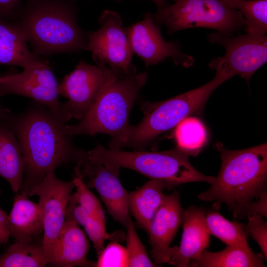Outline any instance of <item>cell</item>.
Instances as JSON below:
<instances>
[{
    "label": "cell",
    "instance_id": "13",
    "mask_svg": "<svg viewBox=\"0 0 267 267\" xmlns=\"http://www.w3.org/2000/svg\"><path fill=\"white\" fill-rule=\"evenodd\" d=\"M126 30L133 53L141 59L146 67L166 59L186 68L193 65L194 58L181 51L178 42L164 40L160 25L155 22L152 14H144L143 20Z\"/></svg>",
    "mask_w": 267,
    "mask_h": 267
},
{
    "label": "cell",
    "instance_id": "12",
    "mask_svg": "<svg viewBox=\"0 0 267 267\" xmlns=\"http://www.w3.org/2000/svg\"><path fill=\"white\" fill-rule=\"evenodd\" d=\"M73 181L58 179L52 171L38 184L30 188L27 196H38L43 221L42 243L49 264L58 236L65 222L66 208L72 190Z\"/></svg>",
    "mask_w": 267,
    "mask_h": 267
},
{
    "label": "cell",
    "instance_id": "2",
    "mask_svg": "<svg viewBox=\"0 0 267 267\" xmlns=\"http://www.w3.org/2000/svg\"><path fill=\"white\" fill-rule=\"evenodd\" d=\"M221 165L215 181L198 198L213 202L218 209L225 204L236 218L253 214L267 217V143L241 150H229L220 142L214 145Z\"/></svg>",
    "mask_w": 267,
    "mask_h": 267
},
{
    "label": "cell",
    "instance_id": "28",
    "mask_svg": "<svg viewBox=\"0 0 267 267\" xmlns=\"http://www.w3.org/2000/svg\"><path fill=\"white\" fill-rule=\"evenodd\" d=\"M126 249L128 256V267H157L149 257L145 247L141 241L130 217L125 225Z\"/></svg>",
    "mask_w": 267,
    "mask_h": 267
},
{
    "label": "cell",
    "instance_id": "32",
    "mask_svg": "<svg viewBox=\"0 0 267 267\" xmlns=\"http://www.w3.org/2000/svg\"><path fill=\"white\" fill-rule=\"evenodd\" d=\"M91 215L82 206L68 202L65 214V221H69L84 227Z\"/></svg>",
    "mask_w": 267,
    "mask_h": 267
},
{
    "label": "cell",
    "instance_id": "6",
    "mask_svg": "<svg viewBox=\"0 0 267 267\" xmlns=\"http://www.w3.org/2000/svg\"><path fill=\"white\" fill-rule=\"evenodd\" d=\"M216 72L211 80L187 92L162 101L141 102L143 118L137 125L130 126L121 148L144 150L160 134L201 111L213 92L231 78L223 70L217 69Z\"/></svg>",
    "mask_w": 267,
    "mask_h": 267
},
{
    "label": "cell",
    "instance_id": "26",
    "mask_svg": "<svg viewBox=\"0 0 267 267\" xmlns=\"http://www.w3.org/2000/svg\"><path fill=\"white\" fill-rule=\"evenodd\" d=\"M244 17L248 35H265L267 32V0H240L235 7Z\"/></svg>",
    "mask_w": 267,
    "mask_h": 267
},
{
    "label": "cell",
    "instance_id": "20",
    "mask_svg": "<svg viewBox=\"0 0 267 267\" xmlns=\"http://www.w3.org/2000/svg\"><path fill=\"white\" fill-rule=\"evenodd\" d=\"M27 41L18 25L0 20V65L32 66L42 58L29 49Z\"/></svg>",
    "mask_w": 267,
    "mask_h": 267
},
{
    "label": "cell",
    "instance_id": "24",
    "mask_svg": "<svg viewBox=\"0 0 267 267\" xmlns=\"http://www.w3.org/2000/svg\"><path fill=\"white\" fill-rule=\"evenodd\" d=\"M174 136L177 148L189 156L195 155L205 145L207 134L203 123L197 118L189 116L175 127Z\"/></svg>",
    "mask_w": 267,
    "mask_h": 267
},
{
    "label": "cell",
    "instance_id": "11",
    "mask_svg": "<svg viewBox=\"0 0 267 267\" xmlns=\"http://www.w3.org/2000/svg\"><path fill=\"white\" fill-rule=\"evenodd\" d=\"M207 39L213 43L223 45L225 54L213 59L209 66L219 67L231 77L238 75L249 83L254 73L267 61V36L239 34L236 37L218 33L209 34Z\"/></svg>",
    "mask_w": 267,
    "mask_h": 267
},
{
    "label": "cell",
    "instance_id": "36",
    "mask_svg": "<svg viewBox=\"0 0 267 267\" xmlns=\"http://www.w3.org/2000/svg\"><path fill=\"white\" fill-rule=\"evenodd\" d=\"M152 2H153L157 8L161 7L164 5H165L167 3L166 2V0H148Z\"/></svg>",
    "mask_w": 267,
    "mask_h": 267
},
{
    "label": "cell",
    "instance_id": "38",
    "mask_svg": "<svg viewBox=\"0 0 267 267\" xmlns=\"http://www.w3.org/2000/svg\"><path fill=\"white\" fill-rule=\"evenodd\" d=\"M113 1H116V2H121L122 0H112Z\"/></svg>",
    "mask_w": 267,
    "mask_h": 267
},
{
    "label": "cell",
    "instance_id": "3",
    "mask_svg": "<svg viewBox=\"0 0 267 267\" xmlns=\"http://www.w3.org/2000/svg\"><path fill=\"white\" fill-rule=\"evenodd\" d=\"M77 14L71 0H25L15 23L37 56L78 52L87 40Z\"/></svg>",
    "mask_w": 267,
    "mask_h": 267
},
{
    "label": "cell",
    "instance_id": "18",
    "mask_svg": "<svg viewBox=\"0 0 267 267\" xmlns=\"http://www.w3.org/2000/svg\"><path fill=\"white\" fill-rule=\"evenodd\" d=\"M8 224L10 236L15 240L31 238L43 232L39 204L30 200L26 194H17L8 215Z\"/></svg>",
    "mask_w": 267,
    "mask_h": 267
},
{
    "label": "cell",
    "instance_id": "7",
    "mask_svg": "<svg viewBox=\"0 0 267 267\" xmlns=\"http://www.w3.org/2000/svg\"><path fill=\"white\" fill-rule=\"evenodd\" d=\"M157 8L153 17L158 25H164L168 34L188 28L215 29L218 33L232 36L245 28L242 14L222 0H174Z\"/></svg>",
    "mask_w": 267,
    "mask_h": 267
},
{
    "label": "cell",
    "instance_id": "30",
    "mask_svg": "<svg viewBox=\"0 0 267 267\" xmlns=\"http://www.w3.org/2000/svg\"><path fill=\"white\" fill-rule=\"evenodd\" d=\"M86 234L90 238L95 249L97 255H99L104 248V244L106 240H114L121 237L108 234L106 230L105 219L96 216H91L87 223L83 227Z\"/></svg>",
    "mask_w": 267,
    "mask_h": 267
},
{
    "label": "cell",
    "instance_id": "37",
    "mask_svg": "<svg viewBox=\"0 0 267 267\" xmlns=\"http://www.w3.org/2000/svg\"><path fill=\"white\" fill-rule=\"evenodd\" d=\"M231 7L235 8L236 6L240 0H222Z\"/></svg>",
    "mask_w": 267,
    "mask_h": 267
},
{
    "label": "cell",
    "instance_id": "31",
    "mask_svg": "<svg viewBox=\"0 0 267 267\" xmlns=\"http://www.w3.org/2000/svg\"><path fill=\"white\" fill-rule=\"evenodd\" d=\"M248 222L245 229L246 236H251L259 245L262 254L267 258V222L260 214L247 217Z\"/></svg>",
    "mask_w": 267,
    "mask_h": 267
},
{
    "label": "cell",
    "instance_id": "33",
    "mask_svg": "<svg viewBox=\"0 0 267 267\" xmlns=\"http://www.w3.org/2000/svg\"><path fill=\"white\" fill-rule=\"evenodd\" d=\"M25 0H0V20L16 18Z\"/></svg>",
    "mask_w": 267,
    "mask_h": 267
},
{
    "label": "cell",
    "instance_id": "4",
    "mask_svg": "<svg viewBox=\"0 0 267 267\" xmlns=\"http://www.w3.org/2000/svg\"><path fill=\"white\" fill-rule=\"evenodd\" d=\"M147 80L145 72L117 77L77 124H66L67 133L72 137L105 134L111 137L109 148L121 149L131 126V109Z\"/></svg>",
    "mask_w": 267,
    "mask_h": 267
},
{
    "label": "cell",
    "instance_id": "19",
    "mask_svg": "<svg viewBox=\"0 0 267 267\" xmlns=\"http://www.w3.org/2000/svg\"><path fill=\"white\" fill-rule=\"evenodd\" d=\"M25 162L16 137L5 121L0 122V176L16 193L20 190Z\"/></svg>",
    "mask_w": 267,
    "mask_h": 267
},
{
    "label": "cell",
    "instance_id": "22",
    "mask_svg": "<svg viewBox=\"0 0 267 267\" xmlns=\"http://www.w3.org/2000/svg\"><path fill=\"white\" fill-rule=\"evenodd\" d=\"M265 258L251 249L227 245L215 252H203L191 263L189 267H263Z\"/></svg>",
    "mask_w": 267,
    "mask_h": 267
},
{
    "label": "cell",
    "instance_id": "27",
    "mask_svg": "<svg viewBox=\"0 0 267 267\" xmlns=\"http://www.w3.org/2000/svg\"><path fill=\"white\" fill-rule=\"evenodd\" d=\"M81 167L80 164H76L75 167V177L72 181L75 185L76 191L71 194L69 201L82 206L92 216L105 219L104 212L100 201L89 189L82 179Z\"/></svg>",
    "mask_w": 267,
    "mask_h": 267
},
{
    "label": "cell",
    "instance_id": "10",
    "mask_svg": "<svg viewBox=\"0 0 267 267\" xmlns=\"http://www.w3.org/2000/svg\"><path fill=\"white\" fill-rule=\"evenodd\" d=\"M58 84L48 61L42 59L21 73L0 77V96L13 94L30 98L67 122L70 119L59 100Z\"/></svg>",
    "mask_w": 267,
    "mask_h": 267
},
{
    "label": "cell",
    "instance_id": "14",
    "mask_svg": "<svg viewBox=\"0 0 267 267\" xmlns=\"http://www.w3.org/2000/svg\"><path fill=\"white\" fill-rule=\"evenodd\" d=\"M184 212L179 193L174 191L165 194L147 231L151 247V255L157 266L168 263L176 251L177 246L171 247L170 244L182 224Z\"/></svg>",
    "mask_w": 267,
    "mask_h": 267
},
{
    "label": "cell",
    "instance_id": "1",
    "mask_svg": "<svg viewBox=\"0 0 267 267\" xmlns=\"http://www.w3.org/2000/svg\"><path fill=\"white\" fill-rule=\"evenodd\" d=\"M25 162L21 193L40 183L56 168L82 162L86 152L78 148L67 132L66 123L46 106L34 101L20 114L7 117Z\"/></svg>",
    "mask_w": 267,
    "mask_h": 267
},
{
    "label": "cell",
    "instance_id": "35",
    "mask_svg": "<svg viewBox=\"0 0 267 267\" xmlns=\"http://www.w3.org/2000/svg\"><path fill=\"white\" fill-rule=\"evenodd\" d=\"M11 114V113L9 110L0 105V122L5 121Z\"/></svg>",
    "mask_w": 267,
    "mask_h": 267
},
{
    "label": "cell",
    "instance_id": "34",
    "mask_svg": "<svg viewBox=\"0 0 267 267\" xmlns=\"http://www.w3.org/2000/svg\"><path fill=\"white\" fill-rule=\"evenodd\" d=\"M10 236L8 215L0 207V243H7Z\"/></svg>",
    "mask_w": 267,
    "mask_h": 267
},
{
    "label": "cell",
    "instance_id": "17",
    "mask_svg": "<svg viewBox=\"0 0 267 267\" xmlns=\"http://www.w3.org/2000/svg\"><path fill=\"white\" fill-rule=\"evenodd\" d=\"M89 244L76 223L65 221L53 248L49 264L54 267H95L88 260Z\"/></svg>",
    "mask_w": 267,
    "mask_h": 267
},
{
    "label": "cell",
    "instance_id": "39",
    "mask_svg": "<svg viewBox=\"0 0 267 267\" xmlns=\"http://www.w3.org/2000/svg\"></svg>",
    "mask_w": 267,
    "mask_h": 267
},
{
    "label": "cell",
    "instance_id": "8",
    "mask_svg": "<svg viewBox=\"0 0 267 267\" xmlns=\"http://www.w3.org/2000/svg\"><path fill=\"white\" fill-rule=\"evenodd\" d=\"M98 23L100 28L97 30L86 32V50L92 53L97 65H108L119 76L137 73L135 66L131 63L134 53L119 14L104 10Z\"/></svg>",
    "mask_w": 267,
    "mask_h": 267
},
{
    "label": "cell",
    "instance_id": "29",
    "mask_svg": "<svg viewBox=\"0 0 267 267\" xmlns=\"http://www.w3.org/2000/svg\"><path fill=\"white\" fill-rule=\"evenodd\" d=\"M98 256L95 267H128V256L126 247L117 241L109 243Z\"/></svg>",
    "mask_w": 267,
    "mask_h": 267
},
{
    "label": "cell",
    "instance_id": "23",
    "mask_svg": "<svg viewBox=\"0 0 267 267\" xmlns=\"http://www.w3.org/2000/svg\"><path fill=\"white\" fill-rule=\"evenodd\" d=\"M15 240L0 256V267H43L48 264L42 240Z\"/></svg>",
    "mask_w": 267,
    "mask_h": 267
},
{
    "label": "cell",
    "instance_id": "9",
    "mask_svg": "<svg viewBox=\"0 0 267 267\" xmlns=\"http://www.w3.org/2000/svg\"><path fill=\"white\" fill-rule=\"evenodd\" d=\"M120 77L107 66L93 65L83 61L58 84V93L68 100L63 103L71 119H82L108 86Z\"/></svg>",
    "mask_w": 267,
    "mask_h": 267
},
{
    "label": "cell",
    "instance_id": "21",
    "mask_svg": "<svg viewBox=\"0 0 267 267\" xmlns=\"http://www.w3.org/2000/svg\"><path fill=\"white\" fill-rule=\"evenodd\" d=\"M165 184L150 179L137 190L129 193L128 208L137 225L148 231L150 224L162 203Z\"/></svg>",
    "mask_w": 267,
    "mask_h": 267
},
{
    "label": "cell",
    "instance_id": "15",
    "mask_svg": "<svg viewBox=\"0 0 267 267\" xmlns=\"http://www.w3.org/2000/svg\"><path fill=\"white\" fill-rule=\"evenodd\" d=\"M82 178L89 188H94L106 207L109 214L117 222L126 225L130 216L129 193L123 187L119 172L112 171L102 164L85 158L81 165Z\"/></svg>",
    "mask_w": 267,
    "mask_h": 267
},
{
    "label": "cell",
    "instance_id": "5",
    "mask_svg": "<svg viewBox=\"0 0 267 267\" xmlns=\"http://www.w3.org/2000/svg\"><path fill=\"white\" fill-rule=\"evenodd\" d=\"M189 156L177 148L162 151H125L99 145L86 152L87 159L112 171L119 172L121 168L130 169L150 179L162 182L168 189L189 182L213 183L215 177L205 175L195 169Z\"/></svg>",
    "mask_w": 267,
    "mask_h": 267
},
{
    "label": "cell",
    "instance_id": "16",
    "mask_svg": "<svg viewBox=\"0 0 267 267\" xmlns=\"http://www.w3.org/2000/svg\"><path fill=\"white\" fill-rule=\"evenodd\" d=\"M205 211L195 206L184 210L183 233L180 244L177 247L168 263L178 267H188L208 246L210 233L205 222Z\"/></svg>",
    "mask_w": 267,
    "mask_h": 267
},
{
    "label": "cell",
    "instance_id": "25",
    "mask_svg": "<svg viewBox=\"0 0 267 267\" xmlns=\"http://www.w3.org/2000/svg\"><path fill=\"white\" fill-rule=\"evenodd\" d=\"M205 222L208 231L227 245L235 246L251 249L242 225L231 222L217 211L205 214Z\"/></svg>",
    "mask_w": 267,
    "mask_h": 267
}]
</instances>
